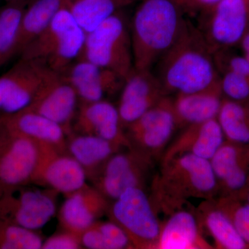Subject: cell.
I'll return each instance as SVG.
<instances>
[{
	"label": "cell",
	"mask_w": 249,
	"mask_h": 249,
	"mask_svg": "<svg viewBox=\"0 0 249 249\" xmlns=\"http://www.w3.org/2000/svg\"><path fill=\"white\" fill-rule=\"evenodd\" d=\"M155 65V75L167 95L206 89L220 77L213 52L199 29L188 21L178 40Z\"/></svg>",
	"instance_id": "6da1fadb"
},
{
	"label": "cell",
	"mask_w": 249,
	"mask_h": 249,
	"mask_svg": "<svg viewBox=\"0 0 249 249\" xmlns=\"http://www.w3.org/2000/svg\"><path fill=\"white\" fill-rule=\"evenodd\" d=\"M217 180L209 160L185 154L161 163L152 180L150 198L157 212L168 216L191 199H214Z\"/></svg>",
	"instance_id": "7a4b0ae2"
},
{
	"label": "cell",
	"mask_w": 249,
	"mask_h": 249,
	"mask_svg": "<svg viewBox=\"0 0 249 249\" xmlns=\"http://www.w3.org/2000/svg\"><path fill=\"white\" fill-rule=\"evenodd\" d=\"M178 0H142L130 28L134 67L152 70L178 40L186 26Z\"/></svg>",
	"instance_id": "3957f363"
},
{
	"label": "cell",
	"mask_w": 249,
	"mask_h": 249,
	"mask_svg": "<svg viewBox=\"0 0 249 249\" xmlns=\"http://www.w3.org/2000/svg\"><path fill=\"white\" fill-rule=\"evenodd\" d=\"M86 36L66 4L59 10L47 29L26 47L19 57L39 60L52 71L63 73L81 57Z\"/></svg>",
	"instance_id": "277c9868"
},
{
	"label": "cell",
	"mask_w": 249,
	"mask_h": 249,
	"mask_svg": "<svg viewBox=\"0 0 249 249\" xmlns=\"http://www.w3.org/2000/svg\"><path fill=\"white\" fill-rule=\"evenodd\" d=\"M122 13L118 11L87 34L80 58L125 78L134 67L130 28Z\"/></svg>",
	"instance_id": "5b68a950"
},
{
	"label": "cell",
	"mask_w": 249,
	"mask_h": 249,
	"mask_svg": "<svg viewBox=\"0 0 249 249\" xmlns=\"http://www.w3.org/2000/svg\"><path fill=\"white\" fill-rule=\"evenodd\" d=\"M144 189L131 188L110 202L106 215L129 237L133 249H156L162 222Z\"/></svg>",
	"instance_id": "8992f818"
},
{
	"label": "cell",
	"mask_w": 249,
	"mask_h": 249,
	"mask_svg": "<svg viewBox=\"0 0 249 249\" xmlns=\"http://www.w3.org/2000/svg\"><path fill=\"white\" fill-rule=\"evenodd\" d=\"M153 160L133 147L127 148L111 156L89 181L113 201L129 188L144 189Z\"/></svg>",
	"instance_id": "52a82bcc"
},
{
	"label": "cell",
	"mask_w": 249,
	"mask_h": 249,
	"mask_svg": "<svg viewBox=\"0 0 249 249\" xmlns=\"http://www.w3.org/2000/svg\"><path fill=\"white\" fill-rule=\"evenodd\" d=\"M201 13L197 28L213 52L239 46L249 29V0H221Z\"/></svg>",
	"instance_id": "ba28073f"
},
{
	"label": "cell",
	"mask_w": 249,
	"mask_h": 249,
	"mask_svg": "<svg viewBox=\"0 0 249 249\" xmlns=\"http://www.w3.org/2000/svg\"><path fill=\"white\" fill-rule=\"evenodd\" d=\"M58 194L49 188L20 187L0 196V219L38 230L55 214Z\"/></svg>",
	"instance_id": "9c48e42d"
},
{
	"label": "cell",
	"mask_w": 249,
	"mask_h": 249,
	"mask_svg": "<svg viewBox=\"0 0 249 249\" xmlns=\"http://www.w3.org/2000/svg\"><path fill=\"white\" fill-rule=\"evenodd\" d=\"M125 128L132 147L153 160L161 158L178 128L173 100L165 96Z\"/></svg>",
	"instance_id": "30bf717a"
},
{
	"label": "cell",
	"mask_w": 249,
	"mask_h": 249,
	"mask_svg": "<svg viewBox=\"0 0 249 249\" xmlns=\"http://www.w3.org/2000/svg\"><path fill=\"white\" fill-rule=\"evenodd\" d=\"M53 72L39 60L19 58L14 67L0 76V115L27 107Z\"/></svg>",
	"instance_id": "8fae6325"
},
{
	"label": "cell",
	"mask_w": 249,
	"mask_h": 249,
	"mask_svg": "<svg viewBox=\"0 0 249 249\" xmlns=\"http://www.w3.org/2000/svg\"><path fill=\"white\" fill-rule=\"evenodd\" d=\"M38 152L37 142L0 129V196L31 183Z\"/></svg>",
	"instance_id": "7c38bea8"
},
{
	"label": "cell",
	"mask_w": 249,
	"mask_h": 249,
	"mask_svg": "<svg viewBox=\"0 0 249 249\" xmlns=\"http://www.w3.org/2000/svg\"><path fill=\"white\" fill-rule=\"evenodd\" d=\"M37 145L38 158L31 183L65 196L87 183L84 170L67 150L46 144Z\"/></svg>",
	"instance_id": "4fadbf2b"
},
{
	"label": "cell",
	"mask_w": 249,
	"mask_h": 249,
	"mask_svg": "<svg viewBox=\"0 0 249 249\" xmlns=\"http://www.w3.org/2000/svg\"><path fill=\"white\" fill-rule=\"evenodd\" d=\"M78 102L79 98L74 88L62 73L53 71L31 104L24 109L35 111L60 124L68 137L72 133Z\"/></svg>",
	"instance_id": "5bb4252c"
},
{
	"label": "cell",
	"mask_w": 249,
	"mask_h": 249,
	"mask_svg": "<svg viewBox=\"0 0 249 249\" xmlns=\"http://www.w3.org/2000/svg\"><path fill=\"white\" fill-rule=\"evenodd\" d=\"M168 96L155 73L133 69L124 78L117 106L124 128Z\"/></svg>",
	"instance_id": "9a60e30c"
},
{
	"label": "cell",
	"mask_w": 249,
	"mask_h": 249,
	"mask_svg": "<svg viewBox=\"0 0 249 249\" xmlns=\"http://www.w3.org/2000/svg\"><path fill=\"white\" fill-rule=\"evenodd\" d=\"M121 120L117 107L107 100L80 103L72 132L95 136L121 148H131L130 142Z\"/></svg>",
	"instance_id": "2e32d148"
},
{
	"label": "cell",
	"mask_w": 249,
	"mask_h": 249,
	"mask_svg": "<svg viewBox=\"0 0 249 249\" xmlns=\"http://www.w3.org/2000/svg\"><path fill=\"white\" fill-rule=\"evenodd\" d=\"M218 196L242 199L249 181V146L225 140L210 160Z\"/></svg>",
	"instance_id": "e0dca14e"
},
{
	"label": "cell",
	"mask_w": 249,
	"mask_h": 249,
	"mask_svg": "<svg viewBox=\"0 0 249 249\" xmlns=\"http://www.w3.org/2000/svg\"><path fill=\"white\" fill-rule=\"evenodd\" d=\"M65 196L59 211V224L63 230L79 236L107 214L110 204L101 192L87 183Z\"/></svg>",
	"instance_id": "ac0fdd59"
},
{
	"label": "cell",
	"mask_w": 249,
	"mask_h": 249,
	"mask_svg": "<svg viewBox=\"0 0 249 249\" xmlns=\"http://www.w3.org/2000/svg\"><path fill=\"white\" fill-rule=\"evenodd\" d=\"M62 74L74 88L80 103L106 100V96L121 91L124 81L116 72L83 58L71 64Z\"/></svg>",
	"instance_id": "d6986e66"
},
{
	"label": "cell",
	"mask_w": 249,
	"mask_h": 249,
	"mask_svg": "<svg viewBox=\"0 0 249 249\" xmlns=\"http://www.w3.org/2000/svg\"><path fill=\"white\" fill-rule=\"evenodd\" d=\"M0 129L67 150V135L61 126L28 109L0 115Z\"/></svg>",
	"instance_id": "ffe728a7"
},
{
	"label": "cell",
	"mask_w": 249,
	"mask_h": 249,
	"mask_svg": "<svg viewBox=\"0 0 249 249\" xmlns=\"http://www.w3.org/2000/svg\"><path fill=\"white\" fill-rule=\"evenodd\" d=\"M225 141L217 119L191 124L172 142L160 158L165 163L178 155L190 154L211 160Z\"/></svg>",
	"instance_id": "44dd1931"
},
{
	"label": "cell",
	"mask_w": 249,
	"mask_h": 249,
	"mask_svg": "<svg viewBox=\"0 0 249 249\" xmlns=\"http://www.w3.org/2000/svg\"><path fill=\"white\" fill-rule=\"evenodd\" d=\"M162 222L156 249H212L194 211L180 209Z\"/></svg>",
	"instance_id": "7402d4cb"
},
{
	"label": "cell",
	"mask_w": 249,
	"mask_h": 249,
	"mask_svg": "<svg viewBox=\"0 0 249 249\" xmlns=\"http://www.w3.org/2000/svg\"><path fill=\"white\" fill-rule=\"evenodd\" d=\"M224 98L219 80L206 89L176 94L172 100L178 127L217 119Z\"/></svg>",
	"instance_id": "603a6c76"
},
{
	"label": "cell",
	"mask_w": 249,
	"mask_h": 249,
	"mask_svg": "<svg viewBox=\"0 0 249 249\" xmlns=\"http://www.w3.org/2000/svg\"><path fill=\"white\" fill-rule=\"evenodd\" d=\"M204 232L211 236L214 249H249L231 218L214 199H206L194 211Z\"/></svg>",
	"instance_id": "cb8c5ba5"
},
{
	"label": "cell",
	"mask_w": 249,
	"mask_h": 249,
	"mask_svg": "<svg viewBox=\"0 0 249 249\" xmlns=\"http://www.w3.org/2000/svg\"><path fill=\"white\" fill-rule=\"evenodd\" d=\"M121 147L95 136L72 132L67 137V150L79 163L89 179Z\"/></svg>",
	"instance_id": "d4e9b609"
},
{
	"label": "cell",
	"mask_w": 249,
	"mask_h": 249,
	"mask_svg": "<svg viewBox=\"0 0 249 249\" xmlns=\"http://www.w3.org/2000/svg\"><path fill=\"white\" fill-rule=\"evenodd\" d=\"M67 2V0H31L28 3L21 19L16 55L19 56L26 47L47 29Z\"/></svg>",
	"instance_id": "484cf974"
},
{
	"label": "cell",
	"mask_w": 249,
	"mask_h": 249,
	"mask_svg": "<svg viewBox=\"0 0 249 249\" xmlns=\"http://www.w3.org/2000/svg\"><path fill=\"white\" fill-rule=\"evenodd\" d=\"M132 0H67V6L77 24L89 34Z\"/></svg>",
	"instance_id": "4316f807"
},
{
	"label": "cell",
	"mask_w": 249,
	"mask_h": 249,
	"mask_svg": "<svg viewBox=\"0 0 249 249\" xmlns=\"http://www.w3.org/2000/svg\"><path fill=\"white\" fill-rule=\"evenodd\" d=\"M217 121L225 140L249 146V104L224 98Z\"/></svg>",
	"instance_id": "83f0119b"
},
{
	"label": "cell",
	"mask_w": 249,
	"mask_h": 249,
	"mask_svg": "<svg viewBox=\"0 0 249 249\" xmlns=\"http://www.w3.org/2000/svg\"><path fill=\"white\" fill-rule=\"evenodd\" d=\"M28 3H7L0 9V69L16 55L23 14Z\"/></svg>",
	"instance_id": "f1b7e54d"
},
{
	"label": "cell",
	"mask_w": 249,
	"mask_h": 249,
	"mask_svg": "<svg viewBox=\"0 0 249 249\" xmlns=\"http://www.w3.org/2000/svg\"><path fill=\"white\" fill-rule=\"evenodd\" d=\"M83 248L89 249H133L125 232L112 221L98 220L80 235Z\"/></svg>",
	"instance_id": "f546056e"
},
{
	"label": "cell",
	"mask_w": 249,
	"mask_h": 249,
	"mask_svg": "<svg viewBox=\"0 0 249 249\" xmlns=\"http://www.w3.org/2000/svg\"><path fill=\"white\" fill-rule=\"evenodd\" d=\"M43 242L36 231L0 219V249H40Z\"/></svg>",
	"instance_id": "4dcf8cb0"
},
{
	"label": "cell",
	"mask_w": 249,
	"mask_h": 249,
	"mask_svg": "<svg viewBox=\"0 0 249 249\" xmlns=\"http://www.w3.org/2000/svg\"><path fill=\"white\" fill-rule=\"evenodd\" d=\"M219 206L229 215L241 237L249 246V204L232 196L215 198Z\"/></svg>",
	"instance_id": "1f68e13d"
},
{
	"label": "cell",
	"mask_w": 249,
	"mask_h": 249,
	"mask_svg": "<svg viewBox=\"0 0 249 249\" xmlns=\"http://www.w3.org/2000/svg\"><path fill=\"white\" fill-rule=\"evenodd\" d=\"M219 85L224 98L249 104V78L247 77L224 72L219 77Z\"/></svg>",
	"instance_id": "d6a6232c"
},
{
	"label": "cell",
	"mask_w": 249,
	"mask_h": 249,
	"mask_svg": "<svg viewBox=\"0 0 249 249\" xmlns=\"http://www.w3.org/2000/svg\"><path fill=\"white\" fill-rule=\"evenodd\" d=\"M213 57L219 75L229 71L249 78V62L243 54L236 53L232 49H225L213 52Z\"/></svg>",
	"instance_id": "836d02e7"
},
{
	"label": "cell",
	"mask_w": 249,
	"mask_h": 249,
	"mask_svg": "<svg viewBox=\"0 0 249 249\" xmlns=\"http://www.w3.org/2000/svg\"><path fill=\"white\" fill-rule=\"evenodd\" d=\"M83 248L80 236L62 230L44 241L42 249H79Z\"/></svg>",
	"instance_id": "e575fe53"
},
{
	"label": "cell",
	"mask_w": 249,
	"mask_h": 249,
	"mask_svg": "<svg viewBox=\"0 0 249 249\" xmlns=\"http://www.w3.org/2000/svg\"><path fill=\"white\" fill-rule=\"evenodd\" d=\"M183 10L203 11L209 9L221 0H178Z\"/></svg>",
	"instance_id": "d590c367"
},
{
	"label": "cell",
	"mask_w": 249,
	"mask_h": 249,
	"mask_svg": "<svg viewBox=\"0 0 249 249\" xmlns=\"http://www.w3.org/2000/svg\"><path fill=\"white\" fill-rule=\"evenodd\" d=\"M4 1H6V3L15 2V1H23V2L29 3L31 0H4Z\"/></svg>",
	"instance_id": "8d00e7d4"
}]
</instances>
